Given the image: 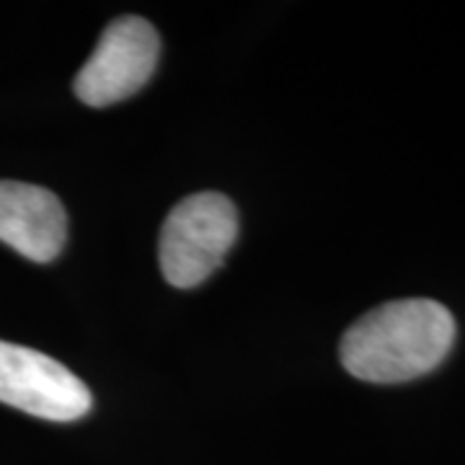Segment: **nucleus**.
Returning a JSON list of instances; mask_svg holds the SVG:
<instances>
[{"mask_svg":"<svg viewBox=\"0 0 465 465\" xmlns=\"http://www.w3.org/2000/svg\"><path fill=\"white\" fill-rule=\"evenodd\" d=\"M455 316L432 298L382 302L349 326L339 357L351 378L375 385L409 382L448 360L455 344Z\"/></svg>","mask_w":465,"mask_h":465,"instance_id":"f257e3e1","label":"nucleus"},{"mask_svg":"<svg viewBox=\"0 0 465 465\" xmlns=\"http://www.w3.org/2000/svg\"><path fill=\"white\" fill-rule=\"evenodd\" d=\"M238 235V213L225 194L197 192L168 213L158 256L168 284L189 290L202 284L220 264Z\"/></svg>","mask_w":465,"mask_h":465,"instance_id":"f03ea898","label":"nucleus"},{"mask_svg":"<svg viewBox=\"0 0 465 465\" xmlns=\"http://www.w3.org/2000/svg\"><path fill=\"white\" fill-rule=\"evenodd\" d=\"M158 54L161 39L153 24L140 16L116 18L75 75V96L96 109L130 99L153 78Z\"/></svg>","mask_w":465,"mask_h":465,"instance_id":"7ed1b4c3","label":"nucleus"},{"mask_svg":"<svg viewBox=\"0 0 465 465\" xmlns=\"http://www.w3.org/2000/svg\"><path fill=\"white\" fill-rule=\"evenodd\" d=\"M0 403L47 421H75L91 411L94 399L88 385L63 362L0 341Z\"/></svg>","mask_w":465,"mask_h":465,"instance_id":"20e7f679","label":"nucleus"},{"mask_svg":"<svg viewBox=\"0 0 465 465\" xmlns=\"http://www.w3.org/2000/svg\"><path fill=\"white\" fill-rule=\"evenodd\" d=\"M67 215L63 202L45 186L0 182V241L24 259L47 264L65 249Z\"/></svg>","mask_w":465,"mask_h":465,"instance_id":"39448f33","label":"nucleus"}]
</instances>
